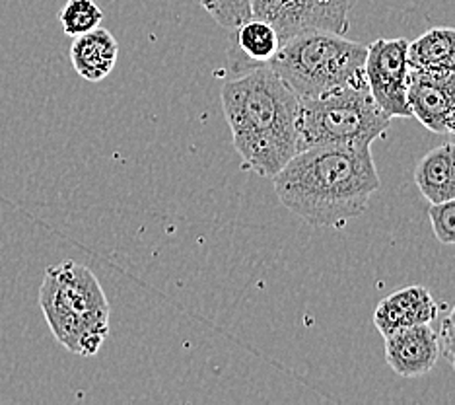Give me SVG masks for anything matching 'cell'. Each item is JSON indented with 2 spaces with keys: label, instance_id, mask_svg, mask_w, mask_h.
Returning <instances> with one entry per match:
<instances>
[{
  "label": "cell",
  "instance_id": "obj_1",
  "mask_svg": "<svg viewBox=\"0 0 455 405\" xmlns=\"http://www.w3.org/2000/svg\"><path fill=\"white\" fill-rule=\"evenodd\" d=\"M288 211L319 228H340L366 213L381 182L371 147H314L296 152L273 178Z\"/></svg>",
  "mask_w": 455,
  "mask_h": 405
},
{
  "label": "cell",
  "instance_id": "obj_2",
  "mask_svg": "<svg viewBox=\"0 0 455 405\" xmlns=\"http://www.w3.org/2000/svg\"><path fill=\"white\" fill-rule=\"evenodd\" d=\"M220 96L243 166L273 180L298 152V96L265 65L235 72Z\"/></svg>",
  "mask_w": 455,
  "mask_h": 405
},
{
  "label": "cell",
  "instance_id": "obj_3",
  "mask_svg": "<svg viewBox=\"0 0 455 405\" xmlns=\"http://www.w3.org/2000/svg\"><path fill=\"white\" fill-rule=\"evenodd\" d=\"M39 306L55 339L72 355L94 357L109 336V303L86 265H51L39 288Z\"/></svg>",
  "mask_w": 455,
  "mask_h": 405
},
{
  "label": "cell",
  "instance_id": "obj_4",
  "mask_svg": "<svg viewBox=\"0 0 455 405\" xmlns=\"http://www.w3.org/2000/svg\"><path fill=\"white\" fill-rule=\"evenodd\" d=\"M366 55L364 44L312 29L281 39L273 59L263 65L275 70L298 100H304L366 80Z\"/></svg>",
  "mask_w": 455,
  "mask_h": 405
},
{
  "label": "cell",
  "instance_id": "obj_5",
  "mask_svg": "<svg viewBox=\"0 0 455 405\" xmlns=\"http://www.w3.org/2000/svg\"><path fill=\"white\" fill-rule=\"evenodd\" d=\"M391 125L366 80L298 103V152L314 147H371Z\"/></svg>",
  "mask_w": 455,
  "mask_h": 405
},
{
  "label": "cell",
  "instance_id": "obj_6",
  "mask_svg": "<svg viewBox=\"0 0 455 405\" xmlns=\"http://www.w3.org/2000/svg\"><path fill=\"white\" fill-rule=\"evenodd\" d=\"M356 0H251V12L271 24L281 39L323 29L345 36Z\"/></svg>",
  "mask_w": 455,
  "mask_h": 405
},
{
  "label": "cell",
  "instance_id": "obj_7",
  "mask_svg": "<svg viewBox=\"0 0 455 405\" xmlns=\"http://www.w3.org/2000/svg\"><path fill=\"white\" fill-rule=\"evenodd\" d=\"M409 41L397 39H376L368 45V55L364 62V77L368 88L378 106L386 116L411 117V108L407 101L409 85Z\"/></svg>",
  "mask_w": 455,
  "mask_h": 405
},
{
  "label": "cell",
  "instance_id": "obj_8",
  "mask_svg": "<svg viewBox=\"0 0 455 405\" xmlns=\"http://www.w3.org/2000/svg\"><path fill=\"white\" fill-rule=\"evenodd\" d=\"M411 113L432 133L450 134L455 113V72L409 69Z\"/></svg>",
  "mask_w": 455,
  "mask_h": 405
},
{
  "label": "cell",
  "instance_id": "obj_9",
  "mask_svg": "<svg viewBox=\"0 0 455 405\" xmlns=\"http://www.w3.org/2000/svg\"><path fill=\"white\" fill-rule=\"evenodd\" d=\"M386 339V360L403 378L428 374L440 359L438 331L430 324L399 329Z\"/></svg>",
  "mask_w": 455,
  "mask_h": 405
},
{
  "label": "cell",
  "instance_id": "obj_10",
  "mask_svg": "<svg viewBox=\"0 0 455 405\" xmlns=\"http://www.w3.org/2000/svg\"><path fill=\"white\" fill-rule=\"evenodd\" d=\"M438 318V304L427 287H407L386 296L376 306L374 326L384 337L399 329L432 324Z\"/></svg>",
  "mask_w": 455,
  "mask_h": 405
},
{
  "label": "cell",
  "instance_id": "obj_11",
  "mask_svg": "<svg viewBox=\"0 0 455 405\" xmlns=\"http://www.w3.org/2000/svg\"><path fill=\"white\" fill-rule=\"evenodd\" d=\"M72 39L75 41L70 45V61L78 75L88 82L108 78L119 57V44L111 31L96 28Z\"/></svg>",
  "mask_w": 455,
  "mask_h": 405
},
{
  "label": "cell",
  "instance_id": "obj_12",
  "mask_svg": "<svg viewBox=\"0 0 455 405\" xmlns=\"http://www.w3.org/2000/svg\"><path fill=\"white\" fill-rule=\"evenodd\" d=\"M415 182L430 203H443L455 197V142L448 141L430 150L419 162Z\"/></svg>",
  "mask_w": 455,
  "mask_h": 405
},
{
  "label": "cell",
  "instance_id": "obj_13",
  "mask_svg": "<svg viewBox=\"0 0 455 405\" xmlns=\"http://www.w3.org/2000/svg\"><path fill=\"white\" fill-rule=\"evenodd\" d=\"M234 31L235 45L234 51H230L234 61V72H240L253 65H263V62L271 61L273 55L276 53L278 45H281V36H278V31L261 18L251 16L247 22L237 26Z\"/></svg>",
  "mask_w": 455,
  "mask_h": 405
},
{
  "label": "cell",
  "instance_id": "obj_14",
  "mask_svg": "<svg viewBox=\"0 0 455 405\" xmlns=\"http://www.w3.org/2000/svg\"><path fill=\"white\" fill-rule=\"evenodd\" d=\"M411 69L455 72V28H432L409 44Z\"/></svg>",
  "mask_w": 455,
  "mask_h": 405
},
{
  "label": "cell",
  "instance_id": "obj_15",
  "mask_svg": "<svg viewBox=\"0 0 455 405\" xmlns=\"http://www.w3.org/2000/svg\"><path fill=\"white\" fill-rule=\"evenodd\" d=\"M101 20L103 12L94 0H67L59 10V22L68 37H78L100 28Z\"/></svg>",
  "mask_w": 455,
  "mask_h": 405
},
{
  "label": "cell",
  "instance_id": "obj_16",
  "mask_svg": "<svg viewBox=\"0 0 455 405\" xmlns=\"http://www.w3.org/2000/svg\"><path fill=\"white\" fill-rule=\"evenodd\" d=\"M219 26L226 29H235L253 16L251 0H195Z\"/></svg>",
  "mask_w": 455,
  "mask_h": 405
},
{
  "label": "cell",
  "instance_id": "obj_17",
  "mask_svg": "<svg viewBox=\"0 0 455 405\" xmlns=\"http://www.w3.org/2000/svg\"><path fill=\"white\" fill-rule=\"evenodd\" d=\"M434 236L442 244H455V197L443 203H432L428 209Z\"/></svg>",
  "mask_w": 455,
  "mask_h": 405
},
{
  "label": "cell",
  "instance_id": "obj_18",
  "mask_svg": "<svg viewBox=\"0 0 455 405\" xmlns=\"http://www.w3.org/2000/svg\"><path fill=\"white\" fill-rule=\"evenodd\" d=\"M438 339H440V352L455 369V306L451 308L450 314L443 318Z\"/></svg>",
  "mask_w": 455,
  "mask_h": 405
},
{
  "label": "cell",
  "instance_id": "obj_19",
  "mask_svg": "<svg viewBox=\"0 0 455 405\" xmlns=\"http://www.w3.org/2000/svg\"><path fill=\"white\" fill-rule=\"evenodd\" d=\"M451 133H455V113H453V121H451Z\"/></svg>",
  "mask_w": 455,
  "mask_h": 405
},
{
  "label": "cell",
  "instance_id": "obj_20",
  "mask_svg": "<svg viewBox=\"0 0 455 405\" xmlns=\"http://www.w3.org/2000/svg\"><path fill=\"white\" fill-rule=\"evenodd\" d=\"M450 141L455 142V133H450Z\"/></svg>",
  "mask_w": 455,
  "mask_h": 405
}]
</instances>
